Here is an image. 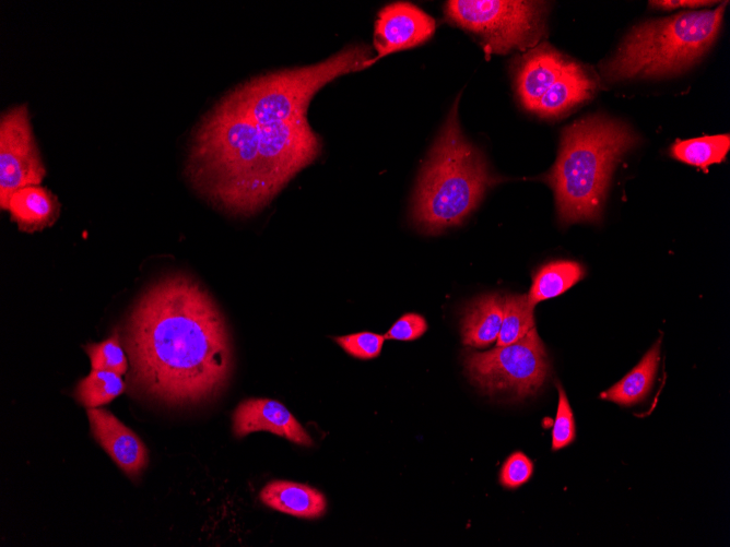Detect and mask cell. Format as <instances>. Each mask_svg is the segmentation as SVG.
I'll return each instance as SVG.
<instances>
[{"label": "cell", "mask_w": 730, "mask_h": 547, "mask_svg": "<svg viewBox=\"0 0 730 547\" xmlns=\"http://www.w3.org/2000/svg\"><path fill=\"white\" fill-rule=\"evenodd\" d=\"M131 387L155 401L187 405L226 387L233 368L226 322L210 294L185 273L151 284L126 324Z\"/></svg>", "instance_id": "6da1fadb"}, {"label": "cell", "mask_w": 730, "mask_h": 547, "mask_svg": "<svg viewBox=\"0 0 730 547\" xmlns=\"http://www.w3.org/2000/svg\"><path fill=\"white\" fill-rule=\"evenodd\" d=\"M320 148L307 117L251 116L226 94L197 127L186 175L193 189L217 209L250 216L311 164Z\"/></svg>", "instance_id": "7a4b0ae2"}, {"label": "cell", "mask_w": 730, "mask_h": 547, "mask_svg": "<svg viewBox=\"0 0 730 547\" xmlns=\"http://www.w3.org/2000/svg\"><path fill=\"white\" fill-rule=\"evenodd\" d=\"M636 140L628 127L603 116L564 129L557 159L546 176L562 223L599 221L611 174Z\"/></svg>", "instance_id": "3957f363"}, {"label": "cell", "mask_w": 730, "mask_h": 547, "mask_svg": "<svg viewBox=\"0 0 730 547\" xmlns=\"http://www.w3.org/2000/svg\"><path fill=\"white\" fill-rule=\"evenodd\" d=\"M458 98L422 168L412 219L426 234L461 224L494 182L482 153L468 142L458 121Z\"/></svg>", "instance_id": "277c9868"}, {"label": "cell", "mask_w": 730, "mask_h": 547, "mask_svg": "<svg viewBox=\"0 0 730 547\" xmlns=\"http://www.w3.org/2000/svg\"><path fill=\"white\" fill-rule=\"evenodd\" d=\"M727 2L711 11H692L634 27L605 64L608 79L661 76L686 70L711 46Z\"/></svg>", "instance_id": "5b68a950"}, {"label": "cell", "mask_w": 730, "mask_h": 547, "mask_svg": "<svg viewBox=\"0 0 730 547\" xmlns=\"http://www.w3.org/2000/svg\"><path fill=\"white\" fill-rule=\"evenodd\" d=\"M447 17L479 35L487 53H505L533 46L544 31L546 3L518 0H452Z\"/></svg>", "instance_id": "8992f818"}, {"label": "cell", "mask_w": 730, "mask_h": 547, "mask_svg": "<svg viewBox=\"0 0 730 547\" xmlns=\"http://www.w3.org/2000/svg\"><path fill=\"white\" fill-rule=\"evenodd\" d=\"M463 367L469 380L484 393L514 399L535 394L550 376L548 354L534 328L513 344L483 353L467 350Z\"/></svg>", "instance_id": "52a82bcc"}, {"label": "cell", "mask_w": 730, "mask_h": 547, "mask_svg": "<svg viewBox=\"0 0 730 547\" xmlns=\"http://www.w3.org/2000/svg\"><path fill=\"white\" fill-rule=\"evenodd\" d=\"M46 168L37 147L26 104L2 111L0 117V206L22 187L39 185Z\"/></svg>", "instance_id": "ba28073f"}, {"label": "cell", "mask_w": 730, "mask_h": 547, "mask_svg": "<svg viewBox=\"0 0 730 547\" xmlns=\"http://www.w3.org/2000/svg\"><path fill=\"white\" fill-rule=\"evenodd\" d=\"M436 23L428 14L410 2H393L384 7L375 22L374 47L377 57L368 66L390 53L413 48L432 37Z\"/></svg>", "instance_id": "9c48e42d"}, {"label": "cell", "mask_w": 730, "mask_h": 547, "mask_svg": "<svg viewBox=\"0 0 730 547\" xmlns=\"http://www.w3.org/2000/svg\"><path fill=\"white\" fill-rule=\"evenodd\" d=\"M86 414L93 437L117 466L129 477L139 476L149 461L142 440L108 411L94 407Z\"/></svg>", "instance_id": "30bf717a"}, {"label": "cell", "mask_w": 730, "mask_h": 547, "mask_svg": "<svg viewBox=\"0 0 730 547\" xmlns=\"http://www.w3.org/2000/svg\"><path fill=\"white\" fill-rule=\"evenodd\" d=\"M233 431L237 437L255 431H270L296 444H313L311 438L293 414L282 403L269 399H248L239 403L233 414Z\"/></svg>", "instance_id": "8fae6325"}, {"label": "cell", "mask_w": 730, "mask_h": 547, "mask_svg": "<svg viewBox=\"0 0 730 547\" xmlns=\"http://www.w3.org/2000/svg\"><path fill=\"white\" fill-rule=\"evenodd\" d=\"M566 63L567 60L548 44L538 46L520 58L516 70V85L526 109L534 110Z\"/></svg>", "instance_id": "7c38bea8"}, {"label": "cell", "mask_w": 730, "mask_h": 547, "mask_svg": "<svg viewBox=\"0 0 730 547\" xmlns=\"http://www.w3.org/2000/svg\"><path fill=\"white\" fill-rule=\"evenodd\" d=\"M7 210L22 231L34 233L52 225L60 214L57 197L39 185L17 189L10 197Z\"/></svg>", "instance_id": "4fadbf2b"}, {"label": "cell", "mask_w": 730, "mask_h": 547, "mask_svg": "<svg viewBox=\"0 0 730 547\" xmlns=\"http://www.w3.org/2000/svg\"><path fill=\"white\" fill-rule=\"evenodd\" d=\"M504 312V296L485 294L470 301L461 318L462 343L470 347H486L497 340Z\"/></svg>", "instance_id": "5bb4252c"}, {"label": "cell", "mask_w": 730, "mask_h": 547, "mask_svg": "<svg viewBox=\"0 0 730 547\" xmlns=\"http://www.w3.org/2000/svg\"><path fill=\"white\" fill-rule=\"evenodd\" d=\"M259 496L266 506L297 518L317 519L327 509L323 494L301 483L273 480L261 489Z\"/></svg>", "instance_id": "9a60e30c"}, {"label": "cell", "mask_w": 730, "mask_h": 547, "mask_svg": "<svg viewBox=\"0 0 730 547\" xmlns=\"http://www.w3.org/2000/svg\"><path fill=\"white\" fill-rule=\"evenodd\" d=\"M594 88L593 81L575 63L565 64L561 75L543 94L534 108L542 117H555L587 99Z\"/></svg>", "instance_id": "2e32d148"}, {"label": "cell", "mask_w": 730, "mask_h": 547, "mask_svg": "<svg viewBox=\"0 0 730 547\" xmlns=\"http://www.w3.org/2000/svg\"><path fill=\"white\" fill-rule=\"evenodd\" d=\"M659 355L660 340L647 352L635 368L603 392L600 397L623 406H632L643 401L652 387Z\"/></svg>", "instance_id": "e0dca14e"}, {"label": "cell", "mask_w": 730, "mask_h": 547, "mask_svg": "<svg viewBox=\"0 0 730 547\" xmlns=\"http://www.w3.org/2000/svg\"><path fill=\"white\" fill-rule=\"evenodd\" d=\"M585 276V269L575 261L556 260L542 265L532 276L528 295L529 302L537 304L555 298Z\"/></svg>", "instance_id": "ac0fdd59"}, {"label": "cell", "mask_w": 730, "mask_h": 547, "mask_svg": "<svg viewBox=\"0 0 730 547\" xmlns=\"http://www.w3.org/2000/svg\"><path fill=\"white\" fill-rule=\"evenodd\" d=\"M730 148V135L717 134L676 141L670 150L673 158L706 170L721 163Z\"/></svg>", "instance_id": "d6986e66"}, {"label": "cell", "mask_w": 730, "mask_h": 547, "mask_svg": "<svg viewBox=\"0 0 730 547\" xmlns=\"http://www.w3.org/2000/svg\"><path fill=\"white\" fill-rule=\"evenodd\" d=\"M126 389L121 376L109 370L92 369L76 385L74 396L83 406L94 408L119 396Z\"/></svg>", "instance_id": "ffe728a7"}, {"label": "cell", "mask_w": 730, "mask_h": 547, "mask_svg": "<svg viewBox=\"0 0 730 547\" xmlns=\"http://www.w3.org/2000/svg\"><path fill=\"white\" fill-rule=\"evenodd\" d=\"M534 328L533 306L528 295L504 296V312L496 346H505L521 340Z\"/></svg>", "instance_id": "44dd1931"}, {"label": "cell", "mask_w": 730, "mask_h": 547, "mask_svg": "<svg viewBox=\"0 0 730 547\" xmlns=\"http://www.w3.org/2000/svg\"><path fill=\"white\" fill-rule=\"evenodd\" d=\"M84 349L92 369L109 370L120 376L127 372L128 359L117 333L101 343H91Z\"/></svg>", "instance_id": "7402d4cb"}, {"label": "cell", "mask_w": 730, "mask_h": 547, "mask_svg": "<svg viewBox=\"0 0 730 547\" xmlns=\"http://www.w3.org/2000/svg\"><path fill=\"white\" fill-rule=\"evenodd\" d=\"M333 340L349 355L367 360L379 356L385 336L373 332H358L343 336H335Z\"/></svg>", "instance_id": "603a6c76"}, {"label": "cell", "mask_w": 730, "mask_h": 547, "mask_svg": "<svg viewBox=\"0 0 730 547\" xmlns=\"http://www.w3.org/2000/svg\"><path fill=\"white\" fill-rule=\"evenodd\" d=\"M558 404L552 429V450L556 451L570 444L576 436L575 420L565 391L558 384Z\"/></svg>", "instance_id": "cb8c5ba5"}, {"label": "cell", "mask_w": 730, "mask_h": 547, "mask_svg": "<svg viewBox=\"0 0 730 547\" xmlns=\"http://www.w3.org/2000/svg\"><path fill=\"white\" fill-rule=\"evenodd\" d=\"M533 473V464L522 452L510 454L502 466L499 473L501 484L509 489L526 484Z\"/></svg>", "instance_id": "d4e9b609"}, {"label": "cell", "mask_w": 730, "mask_h": 547, "mask_svg": "<svg viewBox=\"0 0 730 547\" xmlns=\"http://www.w3.org/2000/svg\"><path fill=\"white\" fill-rule=\"evenodd\" d=\"M427 330V322L423 316L409 312L401 316L384 335L387 340L414 341Z\"/></svg>", "instance_id": "484cf974"}, {"label": "cell", "mask_w": 730, "mask_h": 547, "mask_svg": "<svg viewBox=\"0 0 730 547\" xmlns=\"http://www.w3.org/2000/svg\"><path fill=\"white\" fill-rule=\"evenodd\" d=\"M650 5L662 9V10H673L678 8H697L703 5H710L714 1H704V0H671V1H650Z\"/></svg>", "instance_id": "4316f807"}]
</instances>
